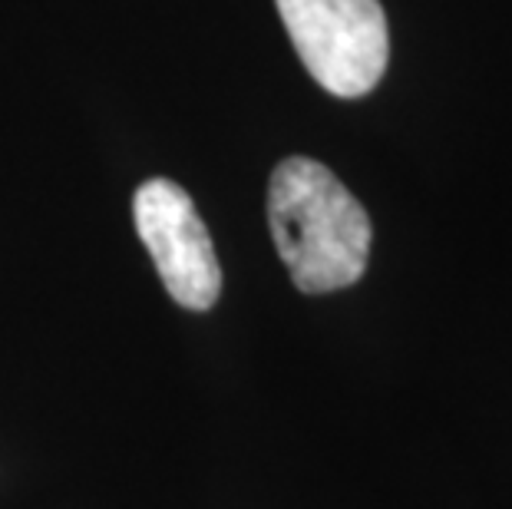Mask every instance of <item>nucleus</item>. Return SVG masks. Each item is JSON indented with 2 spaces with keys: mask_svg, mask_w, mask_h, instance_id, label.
<instances>
[{
  "mask_svg": "<svg viewBox=\"0 0 512 509\" xmlns=\"http://www.w3.org/2000/svg\"><path fill=\"white\" fill-rule=\"evenodd\" d=\"M268 225L304 295L351 288L370 258V219L341 179L308 156L278 162L268 182Z\"/></svg>",
  "mask_w": 512,
  "mask_h": 509,
  "instance_id": "f257e3e1",
  "label": "nucleus"
},
{
  "mask_svg": "<svg viewBox=\"0 0 512 509\" xmlns=\"http://www.w3.org/2000/svg\"><path fill=\"white\" fill-rule=\"evenodd\" d=\"M285 30L314 83L341 100L367 96L390 57L380 0H275Z\"/></svg>",
  "mask_w": 512,
  "mask_h": 509,
  "instance_id": "f03ea898",
  "label": "nucleus"
},
{
  "mask_svg": "<svg viewBox=\"0 0 512 509\" xmlns=\"http://www.w3.org/2000/svg\"><path fill=\"white\" fill-rule=\"evenodd\" d=\"M133 219L172 301L209 311L222 295V268L189 192L172 179H149L136 189Z\"/></svg>",
  "mask_w": 512,
  "mask_h": 509,
  "instance_id": "7ed1b4c3",
  "label": "nucleus"
}]
</instances>
